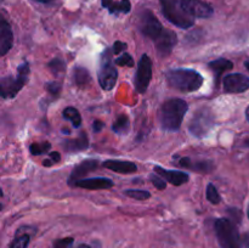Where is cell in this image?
<instances>
[{
  "mask_svg": "<svg viewBox=\"0 0 249 248\" xmlns=\"http://www.w3.org/2000/svg\"><path fill=\"white\" fill-rule=\"evenodd\" d=\"M189 105L181 99H169L160 106L158 112V121L163 130L178 131L181 126Z\"/></svg>",
  "mask_w": 249,
  "mask_h": 248,
  "instance_id": "obj_1",
  "label": "cell"
},
{
  "mask_svg": "<svg viewBox=\"0 0 249 248\" xmlns=\"http://www.w3.org/2000/svg\"><path fill=\"white\" fill-rule=\"evenodd\" d=\"M167 82L173 89L181 92L197 91L203 84V77L201 73L187 68H175L165 73Z\"/></svg>",
  "mask_w": 249,
  "mask_h": 248,
  "instance_id": "obj_2",
  "label": "cell"
},
{
  "mask_svg": "<svg viewBox=\"0 0 249 248\" xmlns=\"http://www.w3.org/2000/svg\"><path fill=\"white\" fill-rule=\"evenodd\" d=\"M162 12L165 18L179 28H191L195 24L194 17L184 10L181 0H160Z\"/></svg>",
  "mask_w": 249,
  "mask_h": 248,
  "instance_id": "obj_3",
  "label": "cell"
},
{
  "mask_svg": "<svg viewBox=\"0 0 249 248\" xmlns=\"http://www.w3.org/2000/svg\"><path fill=\"white\" fill-rule=\"evenodd\" d=\"M215 235L221 248H241L242 240L237 226L232 220L226 218H219L214 224Z\"/></svg>",
  "mask_w": 249,
  "mask_h": 248,
  "instance_id": "obj_4",
  "label": "cell"
},
{
  "mask_svg": "<svg viewBox=\"0 0 249 248\" xmlns=\"http://www.w3.org/2000/svg\"><path fill=\"white\" fill-rule=\"evenodd\" d=\"M29 75V65L27 62L21 63L17 68V77L14 78L11 75L2 77L0 82V89H1V96L4 99H12L17 95V92L24 87L28 80Z\"/></svg>",
  "mask_w": 249,
  "mask_h": 248,
  "instance_id": "obj_5",
  "label": "cell"
},
{
  "mask_svg": "<svg viewBox=\"0 0 249 248\" xmlns=\"http://www.w3.org/2000/svg\"><path fill=\"white\" fill-rule=\"evenodd\" d=\"M215 117L208 107H201L196 111L189 123V130L196 138H204L213 129Z\"/></svg>",
  "mask_w": 249,
  "mask_h": 248,
  "instance_id": "obj_6",
  "label": "cell"
},
{
  "mask_svg": "<svg viewBox=\"0 0 249 248\" xmlns=\"http://www.w3.org/2000/svg\"><path fill=\"white\" fill-rule=\"evenodd\" d=\"M99 83L104 90H112L117 83L118 72L113 66L111 60V53L109 50L105 51L101 58V65L99 70Z\"/></svg>",
  "mask_w": 249,
  "mask_h": 248,
  "instance_id": "obj_7",
  "label": "cell"
},
{
  "mask_svg": "<svg viewBox=\"0 0 249 248\" xmlns=\"http://www.w3.org/2000/svg\"><path fill=\"white\" fill-rule=\"evenodd\" d=\"M139 29L146 38L153 41L157 40L162 35L163 32L165 31L162 23L158 21L157 17L150 10H143L141 12L140 19H139Z\"/></svg>",
  "mask_w": 249,
  "mask_h": 248,
  "instance_id": "obj_8",
  "label": "cell"
},
{
  "mask_svg": "<svg viewBox=\"0 0 249 248\" xmlns=\"http://www.w3.org/2000/svg\"><path fill=\"white\" fill-rule=\"evenodd\" d=\"M151 79H152V61L145 53L139 61L138 71L135 74V89L138 90V92L140 94L146 92Z\"/></svg>",
  "mask_w": 249,
  "mask_h": 248,
  "instance_id": "obj_9",
  "label": "cell"
},
{
  "mask_svg": "<svg viewBox=\"0 0 249 248\" xmlns=\"http://www.w3.org/2000/svg\"><path fill=\"white\" fill-rule=\"evenodd\" d=\"M224 91L228 94H240L249 89V78L241 73L228 74L223 79Z\"/></svg>",
  "mask_w": 249,
  "mask_h": 248,
  "instance_id": "obj_10",
  "label": "cell"
},
{
  "mask_svg": "<svg viewBox=\"0 0 249 248\" xmlns=\"http://www.w3.org/2000/svg\"><path fill=\"white\" fill-rule=\"evenodd\" d=\"M181 5L190 16L197 18H209L214 14L213 7L201 0H181Z\"/></svg>",
  "mask_w": 249,
  "mask_h": 248,
  "instance_id": "obj_11",
  "label": "cell"
},
{
  "mask_svg": "<svg viewBox=\"0 0 249 248\" xmlns=\"http://www.w3.org/2000/svg\"><path fill=\"white\" fill-rule=\"evenodd\" d=\"M178 43V36L177 34L173 31H169V29H165L163 32L162 35L155 41L156 49H157V53H160V56H168L173 51L174 46L177 45Z\"/></svg>",
  "mask_w": 249,
  "mask_h": 248,
  "instance_id": "obj_12",
  "label": "cell"
},
{
  "mask_svg": "<svg viewBox=\"0 0 249 248\" xmlns=\"http://www.w3.org/2000/svg\"><path fill=\"white\" fill-rule=\"evenodd\" d=\"M97 167H99V160L97 159L83 160L80 164L75 165L74 169L72 170L70 177H68V184L75 185V182L82 180V177L89 174L90 172H94Z\"/></svg>",
  "mask_w": 249,
  "mask_h": 248,
  "instance_id": "obj_13",
  "label": "cell"
},
{
  "mask_svg": "<svg viewBox=\"0 0 249 248\" xmlns=\"http://www.w3.org/2000/svg\"><path fill=\"white\" fill-rule=\"evenodd\" d=\"M153 170H155L156 174L160 175L163 179H165L168 182H170L172 185H175V186H180V185L186 184L190 179L189 174L185 172L168 170V169H164V168H162V167H158V165H156L155 169Z\"/></svg>",
  "mask_w": 249,
  "mask_h": 248,
  "instance_id": "obj_14",
  "label": "cell"
},
{
  "mask_svg": "<svg viewBox=\"0 0 249 248\" xmlns=\"http://www.w3.org/2000/svg\"><path fill=\"white\" fill-rule=\"evenodd\" d=\"M14 33L10 24L4 18L0 22V55L5 56L12 48Z\"/></svg>",
  "mask_w": 249,
  "mask_h": 248,
  "instance_id": "obj_15",
  "label": "cell"
},
{
  "mask_svg": "<svg viewBox=\"0 0 249 248\" xmlns=\"http://www.w3.org/2000/svg\"><path fill=\"white\" fill-rule=\"evenodd\" d=\"M178 165H180L182 168H187V169L196 170V172L199 173H204V174H208V173H211L214 169V163L212 160H194L189 157L181 158L178 162Z\"/></svg>",
  "mask_w": 249,
  "mask_h": 248,
  "instance_id": "obj_16",
  "label": "cell"
},
{
  "mask_svg": "<svg viewBox=\"0 0 249 248\" xmlns=\"http://www.w3.org/2000/svg\"><path fill=\"white\" fill-rule=\"evenodd\" d=\"M113 185V181L107 177H90V179L79 180L75 182L74 186L87 190H105L111 189Z\"/></svg>",
  "mask_w": 249,
  "mask_h": 248,
  "instance_id": "obj_17",
  "label": "cell"
},
{
  "mask_svg": "<svg viewBox=\"0 0 249 248\" xmlns=\"http://www.w3.org/2000/svg\"><path fill=\"white\" fill-rule=\"evenodd\" d=\"M105 168L111 169L113 172L119 173V174H131L138 170V165L129 160H119V159H108L104 162Z\"/></svg>",
  "mask_w": 249,
  "mask_h": 248,
  "instance_id": "obj_18",
  "label": "cell"
},
{
  "mask_svg": "<svg viewBox=\"0 0 249 248\" xmlns=\"http://www.w3.org/2000/svg\"><path fill=\"white\" fill-rule=\"evenodd\" d=\"M208 66L209 68L213 71L214 75H215V85H219L221 75H223L226 71H230L233 68V63L231 62L230 60L224 57L216 58V60L212 61V62H209Z\"/></svg>",
  "mask_w": 249,
  "mask_h": 248,
  "instance_id": "obj_19",
  "label": "cell"
},
{
  "mask_svg": "<svg viewBox=\"0 0 249 248\" xmlns=\"http://www.w3.org/2000/svg\"><path fill=\"white\" fill-rule=\"evenodd\" d=\"M62 147L65 148L67 152H77V151H83L85 148L89 147V139H88L87 134L84 131L80 133V135L77 139L73 140H63Z\"/></svg>",
  "mask_w": 249,
  "mask_h": 248,
  "instance_id": "obj_20",
  "label": "cell"
},
{
  "mask_svg": "<svg viewBox=\"0 0 249 248\" xmlns=\"http://www.w3.org/2000/svg\"><path fill=\"white\" fill-rule=\"evenodd\" d=\"M129 128H130V122H129V118L125 114H121V116L116 119L113 125H112V130L117 134L128 133Z\"/></svg>",
  "mask_w": 249,
  "mask_h": 248,
  "instance_id": "obj_21",
  "label": "cell"
},
{
  "mask_svg": "<svg viewBox=\"0 0 249 248\" xmlns=\"http://www.w3.org/2000/svg\"><path fill=\"white\" fill-rule=\"evenodd\" d=\"M63 118L72 122L74 128H79L80 124H82V117H80L79 111L77 108H74V107H67V108H65V111H63Z\"/></svg>",
  "mask_w": 249,
  "mask_h": 248,
  "instance_id": "obj_22",
  "label": "cell"
},
{
  "mask_svg": "<svg viewBox=\"0 0 249 248\" xmlns=\"http://www.w3.org/2000/svg\"><path fill=\"white\" fill-rule=\"evenodd\" d=\"M131 10V4L129 0H122V1L116 2L113 1L111 4V6L108 7V11L113 15H118V14H128L130 12Z\"/></svg>",
  "mask_w": 249,
  "mask_h": 248,
  "instance_id": "obj_23",
  "label": "cell"
},
{
  "mask_svg": "<svg viewBox=\"0 0 249 248\" xmlns=\"http://www.w3.org/2000/svg\"><path fill=\"white\" fill-rule=\"evenodd\" d=\"M74 82L75 84L83 87V85H87L88 82H90V74L85 68L83 67H77L74 70Z\"/></svg>",
  "mask_w": 249,
  "mask_h": 248,
  "instance_id": "obj_24",
  "label": "cell"
},
{
  "mask_svg": "<svg viewBox=\"0 0 249 248\" xmlns=\"http://www.w3.org/2000/svg\"><path fill=\"white\" fill-rule=\"evenodd\" d=\"M48 67L50 68V71L55 75H61V74H63V73H65V71H66V63H65V61L62 60V58L56 57V58H53V60H51L50 62H49Z\"/></svg>",
  "mask_w": 249,
  "mask_h": 248,
  "instance_id": "obj_25",
  "label": "cell"
},
{
  "mask_svg": "<svg viewBox=\"0 0 249 248\" xmlns=\"http://www.w3.org/2000/svg\"><path fill=\"white\" fill-rule=\"evenodd\" d=\"M51 148V143L45 141V142H34L29 146V151L33 156H38V155H44V153L48 152L49 150Z\"/></svg>",
  "mask_w": 249,
  "mask_h": 248,
  "instance_id": "obj_26",
  "label": "cell"
},
{
  "mask_svg": "<svg viewBox=\"0 0 249 248\" xmlns=\"http://www.w3.org/2000/svg\"><path fill=\"white\" fill-rule=\"evenodd\" d=\"M124 194L128 197H131L134 199H138V201H145L151 197V194L145 190H125Z\"/></svg>",
  "mask_w": 249,
  "mask_h": 248,
  "instance_id": "obj_27",
  "label": "cell"
},
{
  "mask_svg": "<svg viewBox=\"0 0 249 248\" xmlns=\"http://www.w3.org/2000/svg\"><path fill=\"white\" fill-rule=\"evenodd\" d=\"M29 241H31V236L28 233H23V235H17L16 238L11 242L9 248H27Z\"/></svg>",
  "mask_w": 249,
  "mask_h": 248,
  "instance_id": "obj_28",
  "label": "cell"
},
{
  "mask_svg": "<svg viewBox=\"0 0 249 248\" xmlns=\"http://www.w3.org/2000/svg\"><path fill=\"white\" fill-rule=\"evenodd\" d=\"M207 199L213 204L220 203L221 197L219 195L216 187L214 186V184H208V186H207Z\"/></svg>",
  "mask_w": 249,
  "mask_h": 248,
  "instance_id": "obj_29",
  "label": "cell"
},
{
  "mask_svg": "<svg viewBox=\"0 0 249 248\" xmlns=\"http://www.w3.org/2000/svg\"><path fill=\"white\" fill-rule=\"evenodd\" d=\"M114 63L118 66H128V67H134L135 66V61H134L133 56L128 53H124L114 61Z\"/></svg>",
  "mask_w": 249,
  "mask_h": 248,
  "instance_id": "obj_30",
  "label": "cell"
},
{
  "mask_svg": "<svg viewBox=\"0 0 249 248\" xmlns=\"http://www.w3.org/2000/svg\"><path fill=\"white\" fill-rule=\"evenodd\" d=\"M150 179H151V181L153 182V185H155V187L157 190H164L165 187H167V182H165V179H162V177H160V175L156 174V173L151 174Z\"/></svg>",
  "mask_w": 249,
  "mask_h": 248,
  "instance_id": "obj_31",
  "label": "cell"
},
{
  "mask_svg": "<svg viewBox=\"0 0 249 248\" xmlns=\"http://www.w3.org/2000/svg\"><path fill=\"white\" fill-rule=\"evenodd\" d=\"M73 240L72 237H66V238H61V240H57L53 245V248H73Z\"/></svg>",
  "mask_w": 249,
  "mask_h": 248,
  "instance_id": "obj_32",
  "label": "cell"
},
{
  "mask_svg": "<svg viewBox=\"0 0 249 248\" xmlns=\"http://www.w3.org/2000/svg\"><path fill=\"white\" fill-rule=\"evenodd\" d=\"M46 90H48L51 95H55V96H57V95L61 92V84L57 82L48 83V84H46Z\"/></svg>",
  "mask_w": 249,
  "mask_h": 248,
  "instance_id": "obj_33",
  "label": "cell"
},
{
  "mask_svg": "<svg viewBox=\"0 0 249 248\" xmlns=\"http://www.w3.org/2000/svg\"><path fill=\"white\" fill-rule=\"evenodd\" d=\"M61 159V156L58 152H51L50 158L49 159L44 160V167H50V165L55 164V163H58Z\"/></svg>",
  "mask_w": 249,
  "mask_h": 248,
  "instance_id": "obj_34",
  "label": "cell"
},
{
  "mask_svg": "<svg viewBox=\"0 0 249 248\" xmlns=\"http://www.w3.org/2000/svg\"><path fill=\"white\" fill-rule=\"evenodd\" d=\"M126 48H128V45H126L125 43H123V41H116V43L113 44V53L118 55L122 51L125 50Z\"/></svg>",
  "mask_w": 249,
  "mask_h": 248,
  "instance_id": "obj_35",
  "label": "cell"
},
{
  "mask_svg": "<svg viewBox=\"0 0 249 248\" xmlns=\"http://www.w3.org/2000/svg\"><path fill=\"white\" fill-rule=\"evenodd\" d=\"M105 126V124L102 123L101 121H95L94 124H92V129H94L95 133H100L102 130V128Z\"/></svg>",
  "mask_w": 249,
  "mask_h": 248,
  "instance_id": "obj_36",
  "label": "cell"
},
{
  "mask_svg": "<svg viewBox=\"0 0 249 248\" xmlns=\"http://www.w3.org/2000/svg\"><path fill=\"white\" fill-rule=\"evenodd\" d=\"M242 245H243V247H245V248H249V232L243 233Z\"/></svg>",
  "mask_w": 249,
  "mask_h": 248,
  "instance_id": "obj_37",
  "label": "cell"
},
{
  "mask_svg": "<svg viewBox=\"0 0 249 248\" xmlns=\"http://www.w3.org/2000/svg\"><path fill=\"white\" fill-rule=\"evenodd\" d=\"M102 2V6L106 7V9H108L109 6H111V4L113 2V0H101Z\"/></svg>",
  "mask_w": 249,
  "mask_h": 248,
  "instance_id": "obj_38",
  "label": "cell"
},
{
  "mask_svg": "<svg viewBox=\"0 0 249 248\" xmlns=\"http://www.w3.org/2000/svg\"><path fill=\"white\" fill-rule=\"evenodd\" d=\"M36 1L43 2V4H49V2H51V1H53V0H36Z\"/></svg>",
  "mask_w": 249,
  "mask_h": 248,
  "instance_id": "obj_39",
  "label": "cell"
},
{
  "mask_svg": "<svg viewBox=\"0 0 249 248\" xmlns=\"http://www.w3.org/2000/svg\"><path fill=\"white\" fill-rule=\"evenodd\" d=\"M78 248H91V247H90V246L84 245V243H83V245H79V246H78Z\"/></svg>",
  "mask_w": 249,
  "mask_h": 248,
  "instance_id": "obj_40",
  "label": "cell"
},
{
  "mask_svg": "<svg viewBox=\"0 0 249 248\" xmlns=\"http://www.w3.org/2000/svg\"><path fill=\"white\" fill-rule=\"evenodd\" d=\"M246 117H247V121L249 122V106H248V108L246 109Z\"/></svg>",
  "mask_w": 249,
  "mask_h": 248,
  "instance_id": "obj_41",
  "label": "cell"
},
{
  "mask_svg": "<svg viewBox=\"0 0 249 248\" xmlns=\"http://www.w3.org/2000/svg\"><path fill=\"white\" fill-rule=\"evenodd\" d=\"M245 66H246V68H247V70L249 71V60H247V61H246Z\"/></svg>",
  "mask_w": 249,
  "mask_h": 248,
  "instance_id": "obj_42",
  "label": "cell"
},
{
  "mask_svg": "<svg viewBox=\"0 0 249 248\" xmlns=\"http://www.w3.org/2000/svg\"><path fill=\"white\" fill-rule=\"evenodd\" d=\"M245 146L246 147H249V139H247V140L245 141Z\"/></svg>",
  "mask_w": 249,
  "mask_h": 248,
  "instance_id": "obj_43",
  "label": "cell"
},
{
  "mask_svg": "<svg viewBox=\"0 0 249 248\" xmlns=\"http://www.w3.org/2000/svg\"><path fill=\"white\" fill-rule=\"evenodd\" d=\"M247 214H248V219H249V204H248V209H247Z\"/></svg>",
  "mask_w": 249,
  "mask_h": 248,
  "instance_id": "obj_44",
  "label": "cell"
}]
</instances>
